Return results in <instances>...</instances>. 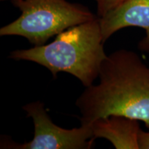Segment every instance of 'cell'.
Returning <instances> with one entry per match:
<instances>
[{
  "instance_id": "cell-1",
  "label": "cell",
  "mask_w": 149,
  "mask_h": 149,
  "mask_svg": "<svg viewBox=\"0 0 149 149\" xmlns=\"http://www.w3.org/2000/svg\"><path fill=\"white\" fill-rule=\"evenodd\" d=\"M97 85L86 87L76 100L81 124L122 115L149 128V66L133 51L117 50L102 64Z\"/></svg>"
},
{
  "instance_id": "cell-3",
  "label": "cell",
  "mask_w": 149,
  "mask_h": 149,
  "mask_svg": "<svg viewBox=\"0 0 149 149\" xmlns=\"http://www.w3.org/2000/svg\"><path fill=\"white\" fill-rule=\"evenodd\" d=\"M21 15L0 29V36H21L34 46L46 44L69 28L95 19L87 6L67 0H15Z\"/></svg>"
},
{
  "instance_id": "cell-7",
  "label": "cell",
  "mask_w": 149,
  "mask_h": 149,
  "mask_svg": "<svg viewBox=\"0 0 149 149\" xmlns=\"http://www.w3.org/2000/svg\"><path fill=\"white\" fill-rule=\"evenodd\" d=\"M95 1L97 3V15L100 17L126 0H95Z\"/></svg>"
},
{
  "instance_id": "cell-4",
  "label": "cell",
  "mask_w": 149,
  "mask_h": 149,
  "mask_svg": "<svg viewBox=\"0 0 149 149\" xmlns=\"http://www.w3.org/2000/svg\"><path fill=\"white\" fill-rule=\"evenodd\" d=\"M23 109L34 123L32 140L22 144L13 143L6 148L18 149H90L95 139L91 124L66 129L57 126L46 112L43 102L36 101L26 104Z\"/></svg>"
},
{
  "instance_id": "cell-2",
  "label": "cell",
  "mask_w": 149,
  "mask_h": 149,
  "mask_svg": "<svg viewBox=\"0 0 149 149\" xmlns=\"http://www.w3.org/2000/svg\"><path fill=\"white\" fill-rule=\"evenodd\" d=\"M104 44L97 16L65 30L49 44L10 52L9 58L40 64L53 77L59 72H68L88 87L99 77L102 64L108 56Z\"/></svg>"
},
{
  "instance_id": "cell-9",
  "label": "cell",
  "mask_w": 149,
  "mask_h": 149,
  "mask_svg": "<svg viewBox=\"0 0 149 149\" xmlns=\"http://www.w3.org/2000/svg\"><path fill=\"white\" fill-rule=\"evenodd\" d=\"M1 1H7V0H1ZM11 1H15V0H10Z\"/></svg>"
},
{
  "instance_id": "cell-8",
  "label": "cell",
  "mask_w": 149,
  "mask_h": 149,
  "mask_svg": "<svg viewBox=\"0 0 149 149\" xmlns=\"http://www.w3.org/2000/svg\"><path fill=\"white\" fill-rule=\"evenodd\" d=\"M138 141L139 149H149V132L139 130Z\"/></svg>"
},
{
  "instance_id": "cell-5",
  "label": "cell",
  "mask_w": 149,
  "mask_h": 149,
  "mask_svg": "<svg viewBox=\"0 0 149 149\" xmlns=\"http://www.w3.org/2000/svg\"><path fill=\"white\" fill-rule=\"evenodd\" d=\"M99 18L104 43L124 28L144 29L146 35L139 42L138 48L149 55V0H126Z\"/></svg>"
},
{
  "instance_id": "cell-6",
  "label": "cell",
  "mask_w": 149,
  "mask_h": 149,
  "mask_svg": "<svg viewBox=\"0 0 149 149\" xmlns=\"http://www.w3.org/2000/svg\"><path fill=\"white\" fill-rule=\"evenodd\" d=\"M90 124L95 139H107L116 149H139L138 137L141 128L138 120L113 115L99 118Z\"/></svg>"
}]
</instances>
